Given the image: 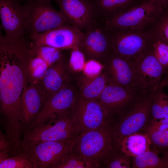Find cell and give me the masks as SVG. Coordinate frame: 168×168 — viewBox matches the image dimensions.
<instances>
[{
	"label": "cell",
	"instance_id": "6da1fadb",
	"mask_svg": "<svg viewBox=\"0 0 168 168\" xmlns=\"http://www.w3.org/2000/svg\"><path fill=\"white\" fill-rule=\"evenodd\" d=\"M33 53L31 44L23 37L12 38L0 34V113L7 122L20 119L22 98L30 83Z\"/></svg>",
	"mask_w": 168,
	"mask_h": 168
},
{
	"label": "cell",
	"instance_id": "7a4b0ae2",
	"mask_svg": "<svg viewBox=\"0 0 168 168\" xmlns=\"http://www.w3.org/2000/svg\"><path fill=\"white\" fill-rule=\"evenodd\" d=\"M119 146L111 121L97 129L79 134L72 151L82 157L87 168H102L105 167Z\"/></svg>",
	"mask_w": 168,
	"mask_h": 168
},
{
	"label": "cell",
	"instance_id": "3957f363",
	"mask_svg": "<svg viewBox=\"0 0 168 168\" xmlns=\"http://www.w3.org/2000/svg\"><path fill=\"white\" fill-rule=\"evenodd\" d=\"M153 93L138 95L124 112L114 118V129L119 144L126 136L145 130L151 119Z\"/></svg>",
	"mask_w": 168,
	"mask_h": 168
},
{
	"label": "cell",
	"instance_id": "277c9868",
	"mask_svg": "<svg viewBox=\"0 0 168 168\" xmlns=\"http://www.w3.org/2000/svg\"><path fill=\"white\" fill-rule=\"evenodd\" d=\"M76 138L22 143L20 152L33 163L35 168H55L64 156L72 151Z\"/></svg>",
	"mask_w": 168,
	"mask_h": 168
},
{
	"label": "cell",
	"instance_id": "5b68a950",
	"mask_svg": "<svg viewBox=\"0 0 168 168\" xmlns=\"http://www.w3.org/2000/svg\"><path fill=\"white\" fill-rule=\"evenodd\" d=\"M108 32L111 50L135 65L150 49L152 35L146 30L122 29Z\"/></svg>",
	"mask_w": 168,
	"mask_h": 168
},
{
	"label": "cell",
	"instance_id": "8992f818",
	"mask_svg": "<svg viewBox=\"0 0 168 168\" xmlns=\"http://www.w3.org/2000/svg\"><path fill=\"white\" fill-rule=\"evenodd\" d=\"M162 10L152 0H143L102 25L108 32L122 29L146 30Z\"/></svg>",
	"mask_w": 168,
	"mask_h": 168
},
{
	"label": "cell",
	"instance_id": "52a82bcc",
	"mask_svg": "<svg viewBox=\"0 0 168 168\" xmlns=\"http://www.w3.org/2000/svg\"><path fill=\"white\" fill-rule=\"evenodd\" d=\"M51 1H31L26 4V31L30 37L71 23L60 11L53 7Z\"/></svg>",
	"mask_w": 168,
	"mask_h": 168
},
{
	"label": "cell",
	"instance_id": "ba28073f",
	"mask_svg": "<svg viewBox=\"0 0 168 168\" xmlns=\"http://www.w3.org/2000/svg\"><path fill=\"white\" fill-rule=\"evenodd\" d=\"M78 94L74 81L47 96L44 107L35 122L24 131L41 125L54 118L70 116Z\"/></svg>",
	"mask_w": 168,
	"mask_h": 168
},
{
	"label": "cell",
	"instance_id": "9c48e42d",
	"mask_svg": "<svg viewBox=\"0 0 168 168\" xmlns=\"http://www.w3.org/2000/svg\"><path fill=\"white\" fill-rule=\"evenodd\" d=\"M23 133L22 143L60 140L76 138L79 134L71 116L51 118Z\"/></svg>",
	"mask_w": 168,
	"mask_h": 168
},
{
	"label": "cell",
	"instance_id": "30bf717a",
	"mask_svg": "<svg viewBox=\"0 0 168 168\" xmlns=\"http://www.w3.org/2000/svg\"><path fill=\"white\" fill-rule=\"evenodd\" d=\"M79 134L99 128L112 121L96 100L84 99L78 94L70 115Z\"/></svg>",
	"mask_w": 168,
	"mask_h": 168
},
{
	"label": "cell",
	"instance_id": "8fae6325",
	"mask_svg": "<svg viewBox=\"0 0 168 168\" xmlns=\"http://www.w3.org/2000/svg\"><path fill=\"white\" fill-rule=\"evenodd\" d=\"M165 71L150 49L135 66L136 93L142 95L154 92L161 83Z\"/></svg>",
	"mask_w": 168,
	"mask_h": 168
},
{
	"label": "cell",
	"instance_id": "7c38bea8",
	"mask_svg": "<svg viewBox=\"0 0 168 168\" xmlns=\"http://www.w3.org/2000/svg\"><path fill=\"white\" fill-rule=\"evenodd\" d=\"M101 64L107 84L119 86L137 94L135 87V65L111 50Z\"/></svg>",
	"mask_w": 168,
	"mask_h": 168
},
{
	"label": "cell",
	"instance_id": "4fadbf2b",
	"mask_svg": "<svg viewBox=\"0 0 168 168\" xmlns=\"http://www.w3.org/2000/svg\"><path fill=\"white\" fill-rule=\"evenodd\" d=\"M84 36L83 32L70 23L30 37L31 44L60 50L79 47Z\"/></svg>",
	"mask_w": 168,
	"mask_h": 168
},
{
	"label": "cell",
	"instance_id": "5bb4252c",
	"mask_svg": "<svg viewBox=\"0 0 168 168\" xmlns=\"http://www.w3.org/2000/svg\"><path fill=\"white\" fill-rule=\"evenodd\" d=\"M78 48L86 59H93L101 63L111 50L110 35L96 20L84 32Z\"/></svg>",
	"mask_w": 168,
	"mask_h": 168
},
{
	"label": "cell",
	"instance_id": "9a60e30c",
	"mask_svg": "<svg viewBox=\"0 0 168 168\" xmlns=\"http://www.w3.org/2000/svg\"><path fill=\"white\" fill-rule=\"evenodd\" d=\"M1 26L5 35L11 38L23 37L26 18V4L17 0H0Z\"/></svg>",
	"mask_w": 168,
	"mask_h": 168
},
{
	"label": "cell",
	"instance_id": "2e32d148",
	"mask_svg": "<svg viewBox=\"0 0 168 168\" xmlns=\"http://www.w3.org/2000/svg\"><path fill=\"white\" fill-rule=\"evenodd\" d=\"M46 97L40 81L32 82L27 86L21 101V121L22 133L37 119L44 107Z\"/></svg>",
	"mask_w": 168,
	"mask_h": 168
},
{
	"label": "cell",
	"instance_id": "e0dca14e",
	"mask_svg": "<svg viewBox=\"0 0 168 168\" xmlns=\"http://www.w3.org/2000/svg\"><path fill=\"white\" fill-rule=\"evenodd\" d=\"M68 20L84 32L96 20L91 0H54Z\"/></svg>",
	"mask_w": 168,
	"mask_h": 168
},
{
	"label": "cell",
	"instance_id": "ac0fdd59",
	"mask_svg": "<svg viewBox=\"0 0 168 168\" xmlns=\"http://www.w3.org/2000/svg\"><path fill=\"white\" fill-rule=\"evenodd\" d=\"M138 95L119 86L107 84L96 100L113 119L124 112Z\"/></svg>",
	"mask_w": 168,
	"mask_h": 168
},
{
	"label": "cell",
	"instance_id": "d6986e66",
	"mask_svg": "<svg viewBox=\"0 0 168 168\" xmlns=\"http://www.w3.org/2000/svg\"><path fill=\"white\" fill-rule=\"evenodd\" d=\"M74 74L63 56L47 69L40 81L47 96L73 81Z\"/></svg>",
	"mask_w": 168,
	"mask_h": 168
},
{
	"label": "cell",
	"instance_id": "ffe728a7",
	"mask_svg": "<svg viewBox=\"0 0 168 168\" xmlns=\"http://www.w3.org/2000/svg\"><path fill=\"white\" fill-rule=\"evenodd\" d=\"M74 78L79 96L89 100H97L107 84L102 71L94 76H89L83 72L76 73Z\"/></svg>",
	"mask_w": 168,
	"mask_h": 168
},
{
	"label": "cell",
	"instance_id": "44dd1931",
	"mask_svg": "<svg viewBox=\"0 0 168 168\" xmlns=\"http://www.w3.org/2000/svg\"><path fill=\"white\" fill-rule=\"evenodd\" d=\"M96 20L101 24L141 2L139 0H91Z\"/></svg>",
	"mask_w": 168,
	"mask_h": 168
},
{
	"label": "cell",
	"instance_id": "7402d4cb",
	"mask_svg": "<svg viewBox=\"0 0 168 168\" xmlns=\"http://www.w3.org/2000/svg\"><path fill=\"white\" fill-rule=\"evenodd\" d=\"M152 145L147 133H136L124 138L119 144L120 150L132 158L150 150Z\"/></svg>",
	"mask_w": 168,
	"mask_h": 168
},
{
	"label": "cell",
	"instance_id": "603a6c76",
	"mask_svg": "<svg viewBox=\"0 0 168 168\" xmlns=\"http://www.w3.org/2000/svg\"><path fill=\"white\" fill-rule=\"evenodd\" d=\"M164 87L161 82L153 92L149 123L168 117V95L164 91Z\"/></svg>",
	"mask_w": 168,
	"mask_h": 168
},
{
	"label": "cell",
	"instance_id": "cb8c5ba5",
	"mask_svg": "<svg viewBox=\"0 0 168 168\" xmlns=\"http://www.w3.org/2000/svg\"><path fill=\"white\" fill-rule=\"evenodd\" d=\"M158 151L151 149L132 158V168H168V165L159 156Z\"/></svg>",
	"mask_w": 168,
	"mask_h": 168
},
{
	"label": "cell",
	"instance_id": "d4e9b609",
	"mask_svg": "<svg viewBox=\"0 0 168 168\" xmlns=\"http://www.w3.org/2000/svg\"><path fill=\"white\" fill-rule=\"evenodd\" d=\"M146 30L168 44V7L158 14Z\"/></svg>",
	"mask_w": 168,
	"mask_h": 168
},
{
	"label": "cell",
	"instance_id": "484cf974",
	"mask_svg": "<svg viewBox=\"0 0 168 168\" xmlns=\"http://www.w3.org/2000/svg\"><path fill=\"white\" fill-rule=\"evenodd\" d=\"M150 50L164 69H168V44L152 35Z\"/></svg>",
	"mask_w": 168,
	"mask_h": 168
},
{
	"label": "cell",
	"instance_id": "4316f807",
	"mask_svg": "<svg viewBox=\"0 0 168 168\" xmlns=\"http://www.w3.org/2000/svg\"><path fill=\"white\" fill-rule=\"evenodd\" d=\"M0 168H35L26 156L19 152L0 162Z\"/></svg>",
	"mask_w": 168,
	"mask_h": 168
},
{
	"label": "cell",
	"instance_id": "83f0119b",
	"mask_svg": "<svg viewBox=\"0 0 168 168\" xmlns=\"http://www.w3.org/2000/svg\"><path fill=\"white\" fill-rule=\"evenodd\" d=\"M132 158L124 153L119 146L117 151L107 161L105 168H131Z\"/></svg>",
	"mask_w": 168,
	"mask_h": 168
},
{
	"label": "cell",
	"instance_id": "f1b7e54d",
	"mask_svg": "<svg viewBox=\"0 0 168 168\" xmlns=\"http://www.w3.org/2000/svg\"><path fill=\"white\" fill-rule=\"evenodd\" d=\"M55 168H87V167L82 157L72 151L64 156Z\"/></svg>",
	"mask_w": 168,
	"mask_h": 168
},
{
	"label": "cell",
	"instance_id": "f546056e",
	"mask_svg": "<svg viewBox=\"0 0 168 168\" xmlns=\"http://www.w3.org/2000/svg\"><path fill=\"white\" fill-rule=\"evenodd\" d=\"M71 49L68 63L71 70L75 74L83 70L86 58L78 47H74Z\"/></svg>",
	"mask_w": 168,
	"mask_h": 168
},
{
	"label": "cell",
	"instance_id": "4dcf8cb0",
	"mask_svg": "<svg viewBox=\"0 0 168 168\" xmlns=\"http://www.w3.org/2000/svg\"><path fill=\"white\" fill-rule=\"evenodd\" d=\"M147 133L149 136L152 145L155 148L162 150L168 149V128Z\"/></svg>",
	"mask_w": 168,
	"mask_h": 168
},
{
	"label": "cell",
	"instance_id": "1f68e13d",
	"mask_svg": "<svg viewBox=\"0 0 168 168\" xmlns=\"http://www.w3.org/2000/svg\"><path fill=\"white\" fill-rule=\"evenodd\" d=\"M103 66L99 62L93 59H89L86 62L82 72L87 75L94 76L100 73L102 71Z\"/></svg>",
	"mask_w": 168,
	"mask_h": 168
},
{
	"label": "cell",
	"instance_id": "d6a6232c",
	"mask_svg": "<svg viewBox=\"0 0 168 168\" xmlns=\"http://www.w3.org/2000/svg\"><path fill=\"white\" fill-rule=\"evenodd\" d=\"M0 152L10 154L11 156L14 155L12 144L5 133L0 131Z\"/></svg>",
	"mask_w": 168,
	"mask_h": 168
},
{
	"label": "cell",
	"instance_id": "836d02e7",
	"mask_svg": "<svg viewBox=\"0 0 168 168\" xmlns=\"http://www.w3.org/2000/svg\"><path fill=\"white\" fill-rule=\"evenodd\" d=\"M167 128L168 117H166L149 123L145 130V133H148L154 131Z\"/></svg>",
	"mask_w": 168,
	"mask_h": 168
},
{
	"label": "cell",
	"instance_id": "e575fe53",
	"mask_svg": "<svg viewBox=\"0 0 168 168\" xmlns=\"http://www.w3.org/2000/svg\"><path fill=\"white\" fill-rule=\"evenodd\" d=\"M162 9L168 7V0H152Z\"/></svg>",
	"mask_w": 168,
	"mask_h": 168
},
{
	"label": "cell",
	"instance_id": "d590c367",
	"mask_svg": "<svg viewBox=\"0 0 168 168\" xmlns=\"http://www.w3.org/2000/svg\"><path fill=\"white\" fill-rule=\"evenodd\" d=\"M161 82L164 87H168V69L165 71L162 78Z\"/></svg>",
	"mask_w": 168,
	"mask_h": 168
},
{
	"label": "cell",
	"instance_id": "8d00e7d4",
	"mask_svg": "<svg viewBox=\"0 0 168 168\" xmlns=\"http://www.w3.org/2000/svg\"><path fill=\"white\" fill-rule=\"evenodd\" d=\"M162 150L163 151H161L162 154V158L168 165V149Z\"/></svg>",
	"mask_w": 168,
	"mask_h": 168
},
{
	"label": "cell",
	"instance_id": "74e56055",
	"mask_svg": "<svg viewBox=\"0 0 168 168\" xmlns=\"http://www.w3.org/2000/svg\"></svg>",
	"mask_w": 168,
	"mask_h": 168
}]
</instances>
